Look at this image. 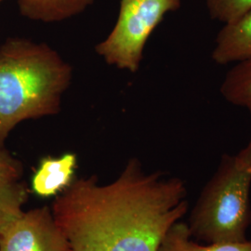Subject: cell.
Masks as SVG:
<instances>
[{
    "mask_svg": "<svg viewBox=\"0 0 251 251\" xmlns=\"http://www.w3.org/2000/svg\"><path fill=\"white\" fill-rule=\"evenodd\" d=\"M51 210L72 251H157L187 213V189L182 179L147 173L131 158L107 184L96 175L74 179Z\"/></svg>",
    "mask_w": 251,
    "mask_h": 251,
    "instance_id": "6da1fadb",
    "label": "cell"
},
{
    "mask_svg": "<svg viewBox=\"0 0 251 251\" xmlns=\"http://www.w3.org/2000/svg\"><path fill=\"white\" fill-rule=\"evenodd\" d=\"M73 73L44 42L10 37L0 46V147L23 121L60 113Z\"/></svg>",
    "mask_w": 251,
    "mask_h": 251,
    "instance_id": "7a4b0ae2",
    "label": "cell"
},
{
    "mask_svg": "<svg viewBox=\"0 0 251 251\" xmlns=\"http://www.w3.org/2000/svg\"><path fill=\"white\" fill-rule=\"evenodd\" d=\"M251 169L225 154L189 218L193 238L214 243L247 240L251 223Z\"/></svg>",
    "mask_w": 251,
    "mask_h": 251,
    "instance_id": "3957f363",
    "label": "cell"
},
{
    "mask_svg": "<svg viewBox=\"0 0 251 251\" xmlns=\"http://www.w3.org/2000/svg\"><path fill=\"white\" fill-rule=\"evenodd\" d=\"M179 7L180 0H121L117 24L96 52L109 65L137 72L149 36L167 13Z\"/></svg>",
    "mask_w": 251,
    "mask_h": 251,
    "instance_id": "277c9868",
    "label": "cell"
},
{
    "mask_svg": "<svg viewBox=\"0 0 251 251\" xmlns=\"http://www.w3.org/2000/svg\"><path fill=\"white\" fill-rule=\"evenodd\" d=\"M0 251H72L51 207L23 211L0 233Z\"/></svg>",
    "mask_w": 251,
    "mask_h": 251,
    "instance_id": "5b68a950",
    "label": "cell"
},
{
    "mask_svg": "<svg viewBox=\"0 0 251 251\" xmlns=\"http://www.w3.org/2000/svg\"><path fill=\"white\" fill-rule=\"evenodd\" d=\"M77 155L66 152L59 157H43L31 179L32 192L39 198L57 197L72 184Z\"/></svg>",
    "mask_w": 251,
    "mask_h": 251,
    "instance_id": "8992f818",
    "label": "cell"
},
{
    "mask_svg": "<svg viewBox=\"0 0 251 251\" xmlns=\"http://www.w3.org/2000/svg\"><path fill=\"white\" fill-rule=\"evenodd\" d=\"M211 58L221 65L251 60V9L219 32Z\"/></svg>",
    "mask_w": 251,
    "mask_h": 251,
    "instance_id": "52a82bcc",
    "label": "cell"
},
{
    "mask_svg": "<svg viewBox=\"0 0 251 251\" xmlns=\"http://www.w3.org/2000/svg\"><path fill=\"white\" fill-rule=\"evenodd\" d=\"M94 0H17L21 14L32 21L57 23L72 18L92 5Z\"/></svg>",
    "mask_w": 251,
    "mask_h": 251,
    "instance_id": "ba28073f",
    "label": "cell"
},
{
    "mask_svg": "<svg viewBox=\"0 0 251 251\" xmlns=\"http://www.w3.org/2000/svg\"><path fill=\"white\" fill-rule=\"evenodd\" d=\"M157 251H251V241L199 244L192 237L188 225L180 220L165 233Z\"/></svg>",
    "mask_w": 251,
    "mask_h": 251,
    "instance_id": "9c48e42d",
    "label": "cell"
},
{
    "mask_svg": "<svg viewBox=\"0 0 251 251\" xmlns=\"http://www.w3.org/2000/svg\"><path fill=\"white\" fill-rule=\"evenodd\" d=\"M221 94L233 105L246 107L251 101V59L236 63L226 74Z\"/></svg>",
    "mask_w": 251,
    "mask_h": 251,
    "instance_id": "30bf717a",
    "label": "cell"
},
{
    "mask_svg": "<svg viewBox=\"0 0 251 251\" xmlns=\"http://www.w3.org/2000/svg\"><path fill=\"white\" fill-rule=\"evenodd\" d=\"M30 190L21 181L0 183V233L6 225L18 217L28 201Z\"/></svg>",
    "mask_w": 251,
    "mask_h": 251,
    "instance_id": "8fae6325",
    "label": "cell"
},
{
    "mask_svg": "<svg viewBox=\"0 0 251 251\" xmlns=\"http://www.w3.org/2000/svg\"><path fill=\"white\" fill-rule=\"evenodd\" d=\"M211 19L229 24L251 9V0H206Z\"/></svg>",
    "mask_w": 251,
    "mask_h": 251,
    "instance_id": "7c38bea8",
    "label": "cell"
},
{
    "mask_svg": "<svg viewBox=\"0 0 251 251\" xmlns=\"http://www.w3.org/2000/svg\"><path fill=\"white\" fill-rule=\"evenodd\" d=\"M24 174L22 162L4 147H0V183L20 181Z\"/></svg>",
    "mask_w": 251,
    "mask_h": 251,
    "instance_id": "4fadbf2b",
    "label": "cell"
},
{
    "mask_svg": "<svg viewBox=\"0 0 251 251\" xmlns=\"http://www.w3.org/2000/svg\"><path fill=\"white\" fill-rule=\"evenodd\" d=\"M246 108L250 111L251 115V101L246 105ZM235 156L238 159V161L244 166L251 169V140L244 149H242L237 154H235Z\"/></svg>",
    "mask_w": 251,
    "mask_h": 251,
    "instance_id": "5bb4252c",
    "label": "cell"
},
{
    "mask_svg": "<svg viewBox=\"0 0 251 251\" xmlns=\"http://www.w3.org/2000/svg\"><path fill=\"white\" fill-rule=\"evenodd\" d=\"M1 1H3V0H0V2H1Z\"/></svg>",
    "mask_w": 251,
    "mask_h": 251,
    "instance_id": "9a60e30c",
    "label": "cell"
}]
</instances>
